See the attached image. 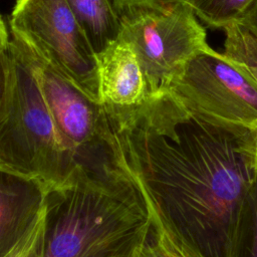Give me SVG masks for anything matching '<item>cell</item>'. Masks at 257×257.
<instances>
[{
    "mask_svg": "<svg viewBox=\"0 0 257 257\" xmlns=\"http://www.w3.org/2000/svg\"><path fill=\"white\" fill-rule=\"evenodd\" d=\"M106 111L119 166L147 207L207 257H240L257 182L246 135L190 116L171 94Z\"/></svg>",
    "mask_w": 257,
    "mask_h": 257,
    "instance_id": "6da1fadb",
    "label": "cell"
},
{
    "mask_svg": "<svg viewBox=\"0 0 257 257\" xmlns=\"http://www.w3.org/2000/svg\"><path fill=\"white\" fill-rule=\"evenodd\" d=\"M150 215L131 181L106 185L85 179L49 189L41 257H124L142 240Z\"/></svg>",
    "mask_w": 257,
    "mask_h": 257,
    "instance_id": "7a4b0ae2",
    "label": "cell"
},
{
    "mask_svg": "<svg viewBox=\"0 0 257 257\" xmlns=\"http://www.w3.org/2000/svg\"><path fill=\"white\" fill-rule=\"evenodd\" d=\"M9 51L13 84L0 115V167L37 178L48 189L61 187L73 179L72 162L28 53L14 38Z\"/></svg>",
    "mask_w": 257,
    "mask_h": 257,
    "instance_id": "3957f363",
    "label": "cell"
},
{
    "mask_svg": "<svg viewBox=\"0 0 257 257\" xmlns=\"http://www.w3.org/2000/svg\"><path fill=\"white\" fill-rule=\"evenodd\" d=\"M22 46L35 67L43 95L72 162L73 179L107 185L130 181L119 166L112 127L104 105L86 94L40 55Z\"/></svg>",
    "mask_w": 257,
    "mask_h": 257,
    "instance_id": "277c9868",
    "label": "cell"
},
{
    "mask_svg": "<svg viewBox=\"0 0 257 257\" xmlns=\"http://www.w3.org/2000/svg\"><path fill=\"white\" fill-rule=\"evenodd\" d=\"M118 12L121 37L139 58L150 98L170 94L185 64L211 47L206 29L185 0L128 5Z\"/></svg>",
    "mask_w": 257,
    "mask_h": 257,
    "instance_id": "5b68a950",
    "label": "cell"
},
{
    "mask_svg": "<svg viewBox=\"0 0 257 257\" xmlns=\"http://www.w3.org/2000/svg\"><path fill=\"white\" fill-rule=\"evenodd\" d=\"M169 93L190 116L238 136L257 119V83L212 47L185 64Z\"/></svg>",
    "mask_w": 257,
    "mask_h": 257,
    "instance_id": "8992f818",
    "label": "cell"
},
{
    "mask_svg": "<svg viewBox=\"0 0 257 257\" xmlns=\"http://www.w3.org/2000/svg\"><path fill=\"white\" fill-rule=\"evenodd\" d=\"M9 24L14 39L100 101L97 55L65 0H17Z\"/></svg>",
    "mask_w": 257,
    "mask_h": 257,
    "instance_id": "52a82bcc",
    "label": "cell"
},
{
    "mask_svg": "<svg viewBox=\"0 0 257 257\" xmlns=\"http://www.w3.org/2000/svg\"><path fill=\"white\" fill-rule=\"evenodd\" d=\"M48 187L0 167V257H17L43 224Z\"/></svg>",
    "mask_w": 257,
    "mask_h": 257,
    "instance_id": "ba28073f",
    "label": "cell"
},
{
    "mask_svg": "<svg viewBox=\"0 0 257 257\" xmlns=\"http://www.w3.org/2000/svg\"><path fill=\"white\" fill-rule=\"evenodd\" d=\"M99 64L100 102L109 110H130L150 99L139 58L122 37L101 53Z\"/></svg>",
    "mask_w": 257,
    "mask_h": 257,
    "instance_id": "9c48e42d",
    "label": "cell"
},
{
    "mask_svg": "<svg viewBox=\"0 0 257 257\" xmlns=\"http://www.w3.org/2000/svg\"><path fill=\"white\" fill-rule=\"evenodd\" d=\"M99 56L121 38L122 23L113 0H65Z\"/></svg>",
    "mask_w": 257,
    "mask_h": 257,
    "instance_id": "30bf717a",
    "label": "cell"
},
{
    "mask_svg": "<svg viewBox=\"0 0 257 257\" xmlns=\"http://www.w3.org/2000/svg\"><path fill=\"white\" fill-rule=\"evenodd\" d=\"M148 211L149 226L131 257H207L164 219Z\"/></svg>",
    "mask_w": 257,
    "mask_h": 257,
    "instance_id": "8fae6325",
    "label": "cell"
},
{
    "mask_svg": "<svg viewBox=\"0 0 257 257\" xmlns=\"http://www.w3.org/2000/svg\"><path fill=\"white\" fill-rule=\"evenodd\" d=\"M223 29L225 31L223 54L257 83V35L238 21Z\"/></svg>",
    "mask_w": 257,
    "mask_h": 257,
    "instance_id": "7c38bea8",
    "label": "cell"
},
{
    "mask_svg": "<svg viewBox=\"0 0 257 257\" xmlns=\"http://www.w3.org/2000/svg\"><path fill=\"white\" fill-rule=\"evenodd\" d=\"M209 27L224 28L239 21L255 0H185Z\"/></svg>",
    "mask_w": 257,
    "mask_h": 257,
    "instance_id": "4fadbf2b",
    "label": "cell"
},
{
    "mask_svg": "<svg viewBox=\"0 0 257 257\" xmlns=\"http://www.w3.org/2000/svg\"><path fill=\"white\" fill-rule=\"evenodd\" d=\"M13 84V64L9 45L0 51V115L6 108Z\"/></svg>",
    "mask_w": 257,
    "mask_h": 257,
    "instance_id": "5bb4252c",
    "label": "cell"
},
{
    "mask_svg": "<svg viewBox=\"0 0 257 257\" xmlns=\"http://www.w3.org/2000/svg\"><path fill=\"white\" fill-rule=\"evenodd\" d=\"M244 148L251 168L257 176V119L247 128Z\"/></svg>",
    "mask_w": 257,
    "mask_h": 257,
    "instance_id": "9a60e30c",
    "label": "cell"
},
{
    "mask_svg": "<svg viewBox=\"0 0 257 257\" xmlns=\"http://www.w3.org/2000/svg\"><path fill=\"white\" fill-rule=\"evenodd\" d=\"M249 212L251 213L252 221V240L248 257H257V182L251 193Z\"/></svg>",
    "mask_w": 257,
    "mask_h": 257,
    "instance_id": "2e32d148",
    "label": "cell"
},
{
    "mask_svg": "<svg viewBox=\"0 0 257 257\" xmlns=\"http://www.w3.org/2000/svg\"><path fill=\"white\" fill-rule=\"evenodd\" d=\"M240 23L257 35V0H255L239 19Z\"/></svg>",
    "mask_w": 257,
    "mask_h": 257,
    "instance_id": "e0dca14e",
    "label": "cell"
},
{
    "mask_svg": "<svg viewBox=\"0 0 257 257\" xmlns=\"http://www.w3.org/2000/svg\"><path fill=\"white\" fill-rule=\"evenodd\" d=\"M43 227V225H42ZM42 227L26 248L17 257H41V234Z\"/></svg>",
    "mask_w": 257,
    "mask_h": 257,
    "instance_id": "ac0fdd59",
    "label": "cell"
},
{
    "mask_svg": "<svg viewBox=\"0 0 257 257\" xmlns=\"http://www.w3.org/2000/svg\"><path fill=\"white\" fill-rule=\"evenodd\" d=\"M178 0H113L117 10L121 7L136 4H146V3H162V2H171Z\"/></svg>",
    "mask_w": 257,
    "mask_h": 257,
    "instance_id": "d6986e66",
    "label": "cell"
},
{
    "mask_svg": "<svg viewBox=\"0 0 257 257\" xmlns=\"http://www.w3.org/2000/svg\"><path fill=\"white\" fill-rule=\"evenodd\" d=\"M9 38H8V32L6 29V26L0 16V51L5 50L9 45Z\"/></svg>",
    "mask_w": 257,
    "mask_h": 257,
    "instance_id": "ffe728a7",
    "label": "cell"
},
{
    "mask_svg": "<svg viewBox=\"0 0 257 257\" xmlns=\"http://www.w3.org/2000/svg\"><path fill=\"white\" fill-rule=\"evenodd\" d=\"M134 251H135V250H134ZM132 254H133V253H132ZM132 254H131V255H128V256H124V257H131V256H132Z\"/></svg>",
    "mask_w": 257,
    "mask_h": 257,
    "instance_id": "44dd1931",
    "label": "cell"
}]
</instances>
